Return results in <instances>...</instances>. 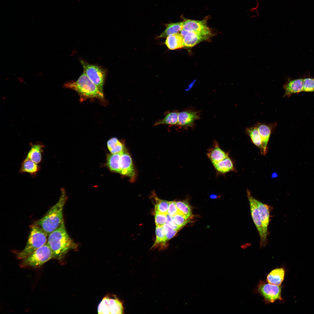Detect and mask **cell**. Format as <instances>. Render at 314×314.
<instances>
[{
    "label": "cell",
    "mask_w": 314,
    "mask_h": 314,
    "mask_svg": "<svg viewBox=\"0 0 314 314\" xmlns=\"http://www.w3.org/2000/svg\"><path fill=\"white\" fill-rule=\"evenodd\" d=\"M47 243L52 251L53 259L58 260L63 259L69 251L77 247L68 234L64 220L48 236Z\"/></svg>",
    "instance_id": "6da1fadb"
},
{
    "label": "cell",
    "mask_w": 314,
    "mask_h": 314,
    "mask_svg": "<svg viewBox=\"0 0 314 314\" xmlns=\"http://www.w3.org/2000/svg\"><path fill=\"white\" fill-rule=\"evenodd\" d=\"M60 191V195L57 203L42 217L34 223L48 236L56 229L63 221V209L68 197L64 188H61Z\"/></svg>",
    "instance_id": "7a4b0ae2"
},
{
    "label": "cell",
    "mask_w": 314,
    "mask_h": 314,
    "mask_svg": "<svg viewBox=\"0 0 314 314\" xmlns=\"http://www.w3.org/2000/svg\"><path fill=\"white\" fill-rule=\"evenodd\" d=\"M63 87L76 91L79 97L81 102L88 99L105 101L103 91L93 83L83 72L77 80L65 82Z\"/></svg>",
    "instance_id": "3957f363"
},
{
    "label": "cell",
    "mask_w": 314,
    "mask_h": 314,
    "mask_svg": "<svg viewBox=\"0 0 314 314\" xmlns=\"http://www.w3.org/2000/svg\"><path fill=\"white\" fill-rule=\"evenodd\" d=\"M30 231L24 248L18 252L17 258L22 260L46 244L48 236L38 226L33 223L30 226Z\"/></svg>",
    "instance_id": "277c9868"
},
{
    "label": "cell",
    "mask_w": 314,
    "mask_h": 314,
    "mask_svg": "<svg viewBox=\"0 0 314 314\" xmlns=\"http://www.w3.org/2000/svg\"><path fill=\"white\" fill-rule=\"evenodd\" d=\"M53 259L52 251L47 242L28 256L22 259L21 267L38 268L50 260Z\"/></svg>",
    "instance_id": "5b68a950"
},
{
    "label": "cell",
    "mask_w": 314,
    "mask_h": 314,
    "mask_svg": "<svg viewBox=\"0 0 314 314\" xmlns=\"http://www.w3.org/2000/svg\"><path fill=\"white\" fill-rule=\"evenodd\" d=\"M80 61L83 67V72L93 83L103 91L106 70L101 66L90 64L82 58L80 59Z\"/></svg>",
    "instance_id": "8992f818"
},
{
    "label": "cell",
    "mask_w": 314,
    "mask_h": 314,
    "mask_svg": "<svg viewBox=\"0 0 314 314\" xmlns=\"http://www.w3.org/2000/svg\"><path fill=\"white\" fill-rule=\"evenodd\" d=\"M282 287L261 281L258 286L257 291L262 295L266 304L272 303L278 300H282Z\"/></svg>",
    "instance_id": "52a82bcc"
},
{
    "label": "cell",
    "mask_w": 314,
    "mask_h": 314,
    "mask_svg": "<svg viewBox=\"0 0 314 314\" xmlns=\"http://www.w3.org/2000/svg\"><path fill=\"white\" fill-rule=\"evenodd\" d=\"M250 212L252 219L258 233L260 238V245L261 247H265L267 243V238L265 236L261 222L260 216L256 201V199L251 195V192L247 190Z\"/></svg>",
    "instance_id": "ba28073f"
},
{
    "label": "cell",
    "mask_w": 314,
    "mask_h": 314,
    "mask_svg": "<svg viewBox=\"0 0 314 314\" xmlns=\"http://www.w3.org/2000/svg\"><path fill=\"white\" fill-rule=\"evenodd\" d=\"M124 308L123 303L117 298L106 296L99 304L97 311L99 314H123Z\"/></svg>",
    "instance_id": "9c48e42d"
},
{
    "label": "cell",
    "mask_w": 314,
    "mask_h": 314,
    "mask_svg": "<svg viewBox=\"0 0 314 314\" xmlns=\"http://www.w3.org/2000/svg\"><path fill=\"white\" fill-rule=\"evenodd\" d=\"M120 174L129 177L133 181L136 176V172L131 156L125 149L121 154L119 161Z\"/></svg>",
    "instance_id": "30bf717a"
},
{
    "label": "cell",
    "mask_w": 314,
    "mask_h": 314,
    "mask_svg": "<svg viewBox=\"0 0 314 314\" xmlns=\"http://www.w3.org/2000/svg\"><path fill=\"white\" fill-rule=\"evenodd\" d=\"M255 125L257 127L260 134L263 149V154L265 155L267 152V146L272 133L274 130L276 123L258 122Z\"/></svg>",
    "instance_id": "8fae6325"
},
{
    "label": "cell",
    "mask_w": 314,
    "mask_h": 314,
    "mask_svg": "<svg viewBox=\"0 0 314 314\" xmlns=\"http://www.w3.org/2000/svg\"><path fill=\"white\" fill-rule=\"evenodd\" d=\"M183 29L189 32H193L212 36L211 31L204 20L198 21L187 19L183 21Z\"/></svg>",
    "instance_id": "7c38bea8"
},
{
    "label": "cell",
    "mask_w": 314,
    "mask_h": 314,
    "mask_svg": "<svg viewBox=\"0 0 314 314\" xmlns=\"http://www.w3.org/2000/svg\"><path fill=\"white\" fill-rule=\"evenodd\" d=\"M181 34L183 38L184 47H194L200 42L209 40L210 36L193 32H189L183 29Z\"/></svg>",
    "instance_id": "4fadbf2b"
},
{
    "label": "cell",
    "mask_w": 314,
    "mask_h": 314,
    "mask_svg": "<svg viewBox=\"0 0 314 314\" xmlns=\"http://www.w3.org/2000/svg\"><path fill=\"white\" fill-rule=\"evenodd\" d=\"M259 210L261 222L265 236L267 238L268 235V227L270 221V212L272 207L256 199Z\"/></svg>",
    "instance_id": "5bb4252c"
},
{
    "label": "cell",
    "mask_w": 314,
    "mask_h": 314,
    "mask_svg": "<svg viewBox=\"0 0 314 314\" xmlns=\"http://www.w3.org/2000/svg\"><path fill=\"white\" fill-rule=\"evenodd\" d=\"M200 118L198 111L186 110L179 113L178 125L184 128L192 127L195 121Z\"/></svg>",
    "instance_id": "9a60e30c"
},
{
    "label": "cell",
    "mask_w": 314,
    "mask_h": 314,
    "mask_svg": "<svg viewBox=\"0 0 314 314\" xmlns=\"http://www.w3.org/2000/svg\"><path fill=\"white\" fill-rule=\"evenodd\" d=\"M283 87L285 91L283 97L289 98L292 94L303 91V79L288 80Z\"/></svg>",
    "instance_id": "2e32d148"
},
{
    "label": "cell",
    "mask_w": 314,
    "mask_h": 314,
    "mask_svg": "<svg viewBox=\"0 0 314 314\" xmlns=\"http://www.w3.org/2000/svg\"><path fill=\"white\" fill-rule=\"evenodd\" d=\"M30 148L26 158L39 164L42 160L44 145L40 142H37L35 143L30 142Z\"/></svg>",
    "instance_id": "e0dca14e"
},
{
    "label": "cell",
    "mask_w": 314,
    "mask_h": 314,
    "mask_svg": "<svg viewBox=\"0 0 314 314\" xmlns=\"http://www.w3.org/2000/svg\"><path fill=\"white\" fill-rule=\"evenodd\" d=\"M212 164L222 161L229 157V154L220 147L218 142L214 141L213 146L208 150L206 154Z\"/></svg>",
    "instance_id": "ac0fdd59"
},
{
    "label": "cell",
    "mask_w": 314,
    "mask_h": 314,
    "mask_svg": "<svg viewBox=\"0 0 314 314\" xmlns=\"http://www.w3.org/2000/svg\"><path fill=\"white\" fill-rule=\"evenodd\" d=\"M122 151L115 154H107L105 165L111 172L120 174L119 161Z\"/></svg>",
    "instance_id": "d6986e66"
},
{
    "label": "cell",
    "mask_w": 314,
    "mask_h": 314,
    "mask_svg": "<svg viewBox=\"0 0 314 314\" xmlns=\"http://www.w3.org/2000/svg\"><path fill=\"white\" fill-rule=\"evenodd\" d=\"M165 44L171 50L182 48L184 47L183 38L179 33L169 35L166 38Z\"/></svg>",
    "instance_id": "ffe728a7"
},
{
    "label": "cell",
    "mask_w": 314,
    "mask_h": 314,
    "mask_svg": "<svg viewBox=\"0 0 314 314\" xmlns=\"http://www.w3.org/2000/svg\"><path fill=\"white\" fill-rule=\"evenodd\" d=\"M285 274V270L283 268L275 269L268 274L267 281L269 283L272 285H281L284 280Z\"/></svg>",
    "instance_id": "44dd1931"
},
{
    "label": "cell",
    "mask_w": 314,
    "mask_h": 314,
    "mask_svg": "<svg viewBox=\"0 0 314 314\" xmlns=\"http://www.w3.org/2000/svg\"><path fill=\"white\" fill-rule=\"evenodd\" d=\"M40 167L31 160L26 158L22 163L19 172L27 173L32 176H35L39 171Z\"/></svg>",
    "instance_id": "7402d4cb"
},
{
    "label": "cell",
    "mask_w": 314,
    "mask_h": 314,
    "mask_svg": "<svg viewBox=\"0 0 314 314\" xmlns=\"http://www.w3.org/2000/svg\"><path fill=\"white\" fill-rule=\"evenodd\" d=\"M245 132L250 138L251 142L261 150V154H263V149L262 141L260 134L258 130L255 125L246 128Z\"/></svg>",
    "instance_id": "603a6c76"
},
{
    "label": "cell",
    "mask_w": 314,
    "mask_h": 314,
    "mask_svg": "<svg viewBox=\"0 0 314 314\" xmlns=\"http://www.w3.org/2000/svg\"><path fill=\"white\" fill-rule=\"evenodd\" d=\"M212 164L217 172L219 174H223L234 170L233 161L229 157L222 161Z\"/></svg>",
    "instance_id": "cb8c5ba5"
},
{
    "label": "cell",
    "mask_w": 314,
    "mask_h": 314,
    "mask_svg": "<svg viewBox=\"0 0 314 314\" xmlns=\"http://www.w3.org/2000/svg\"><path fill=\"white\" fill-rule=\"evenodd\" d=\"M156 241L151 248L159 247L161 250L165 248L166 247V242L167 240L163 226H156Z\"/></svg>",
    "instance_id": "d4e9b609"
},
{
    "label": "cell",
    "mask_w": 314,
    "mask_h": 314,
    "mask_svg": "<svg viewBox=\"0 0 314 314\" xmlns=\"http://www.w3.org/2000/svg\"><path fill=\"white\" fill-rule=\"evenodd\" d=\"M107 145L108 150L111 154L119 153L126 149L124 142L115 137L111 138L108 140Z\"/></svg>",
    "instance_id": "484cf974"
},
{
    "label": "cell",
    "mask_w": 314,
    "mask_h": 314,
    "mask_svg": "<svg viewBox=\"0 0 314 314\" xmlns=\"http://www.w3.org/2000/svg\"><path fill=\"white\" fill-rule=\"evenodd\" d=\"M178 114L176 111L169 112L163 119L156 121L154 126L161 124L178 125Z\"/></svg>",
    "instance_id": "4316f807"
},
{
    "label": "cell",
    "mask_w": 314,
    "mask_h": 314,
    "mask_svg": "<svg viewBox=\"0 0 314 314\" xmlns=\"http://www.w3.org/2000/svg\"><path fill=\"white\" fill-rule=\"evenodd\" d=\"M183 29V22L167 24L164 31L158 37L165 38L171 35L178 33Z\"/></svg>",
    "instance_id": "83f0119b"
},
{
    "label": "cell",
    "mask_w": 314,
    "mask_h": 314,
    "mask_svg": "<svg viewBox=\"0 0 314 314\" xmlns=\"http://www.w3.org/2000/svg\"><path fill=\"white\" fill-rule=\"evenodd\" d=\"M154 198L156 202L155 206V212L167 215L169 201L161 199L156 196H155Z\"/></svg>",
    "instance_id": "f1b7e54d"
},
{
    "label": "cell",
    "mask_w": 314,
    "mask_h": 314,
    "mask_svg": "<svg viewBox=\"0 0 314 314\" xmlns=\"http://www.w3.org/2000/svg\"><path fill=\"white\" fill-rule=\"evenodd\" d=\"M175 204L179 210L184 215L190 217L192 215L191 206L186 201H175Z\"/></svg>",
    "instance_id": "f546056e"
},
{
    "label": "cell",
    "mask_w": 314,
    "mask_h": 314,
    "mask_svg": "<svg viewBox=\"0 0 314 314\" xmlns=\"http://www.w3.org/2000/svg\"><path fill=\"white\" fill-rule=\"evenodd\" d=\"M190 217L179 212L173 217L172 218L175 223L181 228L190 221Z\"/></svg>",
    "instance_id": "4dcf8cb0"
},
{
    "label": "cell",
    "mask_w": 314,
    "mask_h": 314,
    "mask_svg": "<svg viewBox=\"0 0 314 314\" xmlns=\"http://www.w3.org/2000/svg\"><path fill=\"white\" fill-rule=\"evenodd\" d=\"M303 91L314 92V78H307L303 79Z\"/></svg>",
    "instance_id": "1f68e13d"
},
{
    "label": "cell",
    "mask_w": 314,
    "mask_h": 314,
    "mask_svg": "<svg viewBox=\"0 0 314 314\" xmlns=\"http://www.w3.org/2000/svg\"><path fill=\"white\" fill-rule=\"evenodd\" d=\"M155 213V221L156 226H163L166 223L167 215L156 212Z\"/></svg>",
    "instance_id": "d6a6232c"
},
{
    "label": "cell",
    "mask_w": 314,
    "mask_h": 314,
    "mask_svg": "<svg viewBox=\"0 0 314 314\" xmlns=\"http://www.w3.org/2000/svg\"><path fill=\"white\" fill-rule=\"evenodd\" d=\"M164 229L167 240L174 237L178 232V231L173 229L165 223L163 226Z\"/></svg>",
    "instance_id": "836d02e7"
},
{
    "label": "cell",
    "mask_w": 314,
    "mask_h": 314,
    "mask_svg": "<svg viewBox=\"0 0 314 314\" xmlns=\"http://www.w3.org/2000/svg\"><path fill=\"white\" fill-rule=\"evenodd\" d=\"M180 212L175 204V201H170L168 210V214L171 217H173L179 212Z\"/></svg>",
    "instance_id": "e575fe53"
},
{
    "label": "cell",
    "mask_w": 314,
    "mask_h": 314,
    "mask_svg": "<svg viewBox=\"0 0 314 314\" xmlns=\"http://www.w3.org/2000/svg\"><path fill=\"white\" fill-rule=\"evenodd\" d=\"M166 223L171 228L176 230H179L181 228L175 223L173 220L172 217H171L168 214L167 215V220Z\"/></svg>",
    "instance_id": "d590c367"
},
{
    "label": "cell",
    "mask_w": 314,
    "mask_h": 314,
    "mask_svg": "<svg viewBox=\"0 0 314 314\" xmlns=\"http://www.w3.org/2000/svg\"><path fill=\"white\" fill-rule=\"evenodd\" d=\"M254 0L256 2V5L254 7L250 8L249 9V11L250 13L255 12V14L254 15H256L257 17L259 16V11L258 9L259 6V2L258 0Z\"/></svg>",
    "instance_id": "8d00e7d4"
},
{
    "label": "cell",
    "mask_w": 314,
    "mask_h": 314,
    "mask_svg": "<svg viewBox=\"0 0 314 314\" xmlns=\"http://www.w3.org/2000/svg\"><path fill=\"white\" fill-rule=\"evenodd\" d=\"M217 195L215 194H211L210 195V197L211 199H215L217 198Z\"/></svg>",
    "instance_id": "74e56055"
}]
</instances>
